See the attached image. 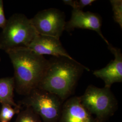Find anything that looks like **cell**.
Returning a JSON list of instances; mask_svg holds the SVG:
<instances>
[{
	"instance_id": "ba28073f",
	"label": "cell",
	"mask_w": 122,
	"mask_h": 122,
	"mask_svg": "<svg viewBox=\"0 0 122 122\" xmlns=\"http://www.w3.org/2000/svg\"><path fill=\"white\" fill-rule=\"evenodd\" d=\"M108 47L114 56V60L104 68L95 71L93 74L104 81L105 87L110 89L114 83L122 82V54L120 49L111 44H109Z\"/></svg>"
},
{
	"instance_id": "2e32d148",
	"label": "cell",
	"mask_w": 122,
	"mask_h": 122,
	"mask_svg": "<svg viewBox=\"0 0 122 122\" xmlns=\"http://www.w3.org/2000/svg\"><path fill=\"white\" fill-rule=\"evenodd\" d=\"M7 20L5 15L3 1L0 0V28L2 29L4 28Z\"/></svg>"
},
{
	"instance_id": "5b68a950",
	"label": "cell",
	"mask_w": 122,
	"mask_h": 122,
	"mask_svg": "<svg viewBox=\"0 0 122 122\" xmlns=\"http://www.w3.org/2000/svg\"><path fill=\"white\" fill-rule=\"evenodd\" d=\"M62 102L56 95L37 88L26 96L20 105L31 108L44 122H57L61 115Z\"/></svg>"
},
{
	"instance_id": "8fae6325",
	"label": "cell",
	"mask_w": 122,
	"mask_h": 122,
	"mask_svg": "<svg viewBox=\"0 0 122 122\" xmlns=\"http://www.w3.org/2000/svg\"><path fill=\"white\" fill-rule=\"evenodd\" d=\"M15 89V81L13 77L0 78V103L1 104H8L14 107L21 106L14 101Z\"/></svg>"
},
{
	"instance_id": "3957f363",
	"label": "cell",
	"mask_w": 122,
	"mask_h": 122,
	"mask_svg": "<svg viewBox=\"0 0 122 122\" xmlns=\"http://www.w3.org/2000/svg\"><path fill=\"white\" fill-rule=\"evenodd\" d=\"M0 34V49L6 52L19 47H28L38 35L30 20L15 13L7 20Z\"/></svg>"
},
{
	"instance_id": "30bf717a",
	"label": "cell",
	"mask_w": 122,
	"mask_h": 122,
	"mask_svg": "<svg viewBox=\"0 0 122 122\" xmlns=\"http://www.w3.org/2000/svg\"><path fill=\"white\" fill-rule=\"evenodd\" d=\"M58 122H96L95 118L82 105L80 97L66 100L62 105Z\"/></svg>"
},
{
	"instance_id": "277c9868",
	"label": "cell",
	"mask_w": 122,
	"mask_h": 122,
	"mask_svg": "<svg viewBox=\"0 0 122 122\" xmlns=\"http://www.w3.org/2000/svg\"><path fill=\"white\" fill-rule=\"evenodd\" d=\"M80 98L83 106L92 116H96V122H105L117 108V100L108 88L90 85Z\"/></svg>"
},
{
	"instance_id": "52a82bcc",
	"label": "cell",
	"mask_w": 122,
	"mask_h": 122,
	"mask_svg": "<svg viewBox=\"0 0 122 122\" xmlns=\"http://www.w3.org/2000/svg\"><path fill=\"white\" fill-rule=\"evenodd\" d=\"M101 25L102 20L98 15L90 11L84 12L82 10L73 9L70 20L66 22L65 30L70 32L75 29H81L95 31L108 45L109 43L102 34Z\"/></svg>"
},
{
	"instance_id": "5bb4252c",
	"label": "cell",
	"mask_w": 122,
	"mask_h": 122,
	"mask_svg": "<svg viewBox=\"0 0 122 122\" xmlns=\"http://www.w3.org/2000/svg\"><path fill=\"white\" fill-rule=\"evenodd\" d=\"M113 11L114 20L118 23L121 29L122 28V0H110Z\"/></svg>"
},
{
	"instance_id": "7a4b0ae2",
	"label": "cell",
	"mask_w": 122,
	"mask_h": 122,
	"mask_svg": "<svg viewBox=\"0 0 122 122\" xmlns=\"http://www.w3.org/2000/svg\"><path fill=\"white\" fill-rule=\"evenodd\" d=\"M85 70L89 71L76 60L63 57H53L38 89L53 94L62 101L72 94Z\"/></svg>"
},
{
	"instance_id": "6da1fadb",
	"label": "cell",
	"mask_w": 122,
	"mask_h": 122,
	"mask_svg": "<svg viewBox=\"0 0 122 122\" xmlns=\"http://www.w3.org/2000/svg\"><path fill=\"white\" fill-rule=\"evenodd\" d=\"M14 70L15 90L26 96L37 89L49 65V60L27 47L7 51Z\"/></svg>"
},
{
	"instance_id": "e0dca14e",
	"label": "cell",
	"mask_w": 122,
	"mask_h": 122,
	"mask_svg": "<svg viewBox=\"0 0 122 122\" xmlns=\"http://www.w3.org/2000/svg\"><path fill=\"white\" fill-rule=\"evenodd\" d=\"M0 61H1V59H0Z\"/></svg>"
},
{
	"instance_id": "7c38bea8",
	"label": "cell",
	"mask_w": 122,
	"mask_h": 122,
	"mask_svg": "<svg viewBox=\"0 0 122 122\" xmlns=\"http://www.w3.org/2000/svg\"><path fill=\"white\" fill-rule=\"evenodd\" d=\"M17 114L15 122H42L39 115L30 107H26Z\"/></svg>"
},
{
	"instance_id": "9c48e42d",
	"label": "cell",
	"mask_w": 122,
	"mask_h": 122,
	"mask_svg": "<svg viewBox=\"0 0 122 122\" xmlns=\"http://www.w3.org/2000/svg\"><path fill=\"white\" fill-rule=\"evenodd\" d=\"M27 48L41 55H49L76 60L63 48L59 39L52 37L38 35Z\"/></svg>"
},
{
	"instance_id": "8992f818",
	"label": "cell",
	"mask_w": 122,
	"mask_h": 122,
	"mask_svg": "<svg viewBox=\"0 0 122 122\" xmlns=\"http://www.w3.org/2000/svg\"><path fill=\"white\" fill-rule=\"evenodd\" d=\"M30 20L39 35L59 39L65 30V16L58 9L50 8L41 10Z\"/></svg>"
},
{
	"instance_id": "9a60e30c",
	"label": "cell",
	"mask_w": 122,
	"mask_h": 122,
	"mask_svg": "<svg viewBox=\"0 0 122 122\" xmlns=\"http://www.w3.org/2000/svg\"><path fill=\"white\" fill-rule=\"evenodd\" d=\"M64 4L71 6L73 9L82 10V9L88 5H91L93 3L96 1L95 0H63Z\"/></svg>"
},
{
	"instance_id": "ac0fdd59",
	"label": "cell",
	"mask_w": 122,
	"mask_h": 122,
	"mask_svg": "<svg viewBox=\"0 0 122 122\" xmlns=\"http://www.w3.org/2000/svg\"></svg>"
},
{
	"instance_id": "4fadbf2b",
	"label": "cell",
	"mask_w": 122,
	"mask_h": 122,
	"mask_svg": "<svg viewBox=\"0 0 122 122\" xmlns=\"http://www.w3.org/2000/svg\"><path fill=\"white\" fill-rule=\"evenodd\" d=\"M21 106L14 107L8 104H1L0 111V122H9L15 114L20 111Z\"/></svg>"
}]
</instances>
